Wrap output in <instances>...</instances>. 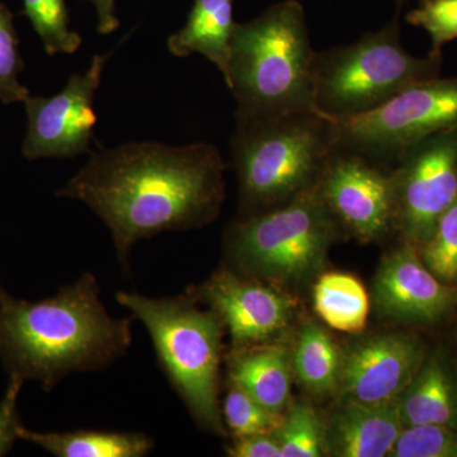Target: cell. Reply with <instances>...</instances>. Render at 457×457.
<instances>
[{
    "instance_id": "6da1fadb",
    "label": "cell",
    "mask_w": 457,
    "mask_h": 457,
    "mask_svg": "<svg viewBox=\"0 0 457 457\" xmlns=\"http://www.w3.org/2000/svg\"><path fill=\"white\" fill-rule=\"evenodd\" d=\"M90 154L56 196L80 201L106 224L123 270L139 240L204 227L220 212L227 165L212 144L143 141Z\"/></svg>"
},
{
    "instance_id": "7a4b0ae2",
    "label": "cell",
    "mask_w": 457,
    "mask_h": 457,
    "mask_svg": "<svg viewBox=\"0 0 457 457\" xmlns=\"http://www.w3.org/2000/svg\"><path fill=\"white\" fill-rule=\"evenodd\" d=\"M99 295L90 272L40 302L0 285V361L8 376L49 393L71 372L99 371L125 356L134 318L111 317Z\"/></svg>"
},
{
    "instance_id": "3957f363",
    "label": "cell",
    "mask_w": 457,
    "mask_h": 457,
    "mask_svg": "<svg viewBox=\"0 0 457 457\" xmlns=\"http://www.w3.org/2000/svg\"><path fill=\"white\" fill-rule=\"evenodd\" d=\"M315 54L297 0L237 23L225 79L237 101L236 119L315 110Z\"/></svg>"
},
{
    "instance_id": "277c9868",
    "label": "cell",
    "mask_w": 457,
    "mask_h": 457,
    "mask_svg": "<svg viewBox=\"0 0 457 457\" xmlns=\"http://www.w3.org/2000/svg\"><path fill=\"white\" fill-rule=\"evenodd\" d=\"M236 120L230 147L240 218L282 206L315 187L336 147L329 117L308 110Z\"/></svg>"
},
{
    "instance_id": "5b68a950",
    "label": "cell",
    "mask_w": 457,
    "mask_h": 457,
    "mask_svg": "<svg viewBox=\"0 0 457 457\" xmlns=\"http://www.w3.org/2000/svg\"><path fill=\"white\" fill-rule=\"evenodd\" d=\"M116 302L146 328L164 374L195 422L225 435L219 407L225 328L218 315L198 308L188 294L155 299L119 291Z\"/></svg>"
},
{
    "instance_id": "8992f818",
    "label": "cell",
    "mask_w": 457,
    "mask_h": 457,
    "mask_svg": "<svg viewBox=\"0 0 457 457\" xmlns=\"http://www.w3.org/2000/svg\"><path fill=\"white\" fill-rule=\"evenodd\" d=\"M440 57L403 49L398 20L351 45L315 54L314 106L327 117H350L383 106L409 87L437 78Z\"/></svg>"
},
{
    "instance_id": "52a82bcc",
    "label": "cell",
    "mask_w": 457,
    "mask_h": 457,
    "mask_svg": "<svg viewBox=\"0 0 457 457\" xmlns=\"http://www.w3.org/2000/svg\"><path fill=\"white\" fill-rule=\"evenodd\" d=\"M338 231L314 187L282 206L237 219L225 245L239 275L297 282L320 269Z\"/></svg>"
},
{
    "instance_id": "ba28073f",
    "label": "cell",
    "mask_w": 457,
    "mask_h": 457,
    "mask_svg": "<svg viewBox=\"0 0 457 457\" xmlns=\"http://www.w3.org/2000/svg\"><path fill=\"white\" fill-rule=\"evenodd\" d=\"M329 119L337 147L393 164L409 147L457 128V79L426 80L369 112Z\"/></svg>"
},
{
    "instance_id": "9c48e42d",
    "label": "cell",
    "mask_w": 457,
    "mask_h": 457,
    "mask_svg": "<svg viewBox=\"0 0 457 457\" xmlns=\"http://www.w3.org/2000/svg\"><path fill=\"white\" fill-rule=\"evenodd\" d=\"M394 164V230L418 248L457 200V128L409 147Z\"/></svg>"
},
{
    "instance_id": "30bf717a",
    "label": "cell",
    "mask_w": 457,
    "mask_h": 457,
    "mask_svg": "<svg viewBox=\"0 0 457 457\" xmlns=\"http://www.w3.org/2000/svg\"><path fill=\"white\" fill-rule=\"evenodd\" d=\"M315 189L339 228L361 242L383 239L394 230L393 173L384 164L336 146Z\"/></svg>"
},
{
    "instance_id": "8fae6325",
    "label": "cell",
    "mask_w": 457,
    "mask_h": 457,
    "mask_svg": "<svg viewBox=\"0 0 457 457\" xmlns=\"http://www.w3.org/2000/svg\"><path fill=\"white\" fill-rule=\"evenodd\" d=\"M110 56L111 53L93 56L89 68L71 75L64 89L53 97L26 99L29 125L22 145L26 159L74 158L92 153L90 143L97 123L96 93Z\"/></svg>"
},
{
    "instance_id": "7c38bea8",
    "label": "cell",
    "mask_w": 457,
    "mask_h": 457,
    "mask_svg": "<svg viewBox=\"0 0 457 457\" xmlns=\"http://www.w3.org/2000/svg\"><path fill=\"white\" fill-rule=\"evenodd\" d=\"M206 303L224 324L233 347L270 342L293 318V299L257 278L222 269L187 293Z\"/></svg>"
},
{
    "instance_id": "4fadbf2b",
    "label": "cell",
    "mask_w": 457,
    "mask_h": 457,
    "mask_svg": "<svg viewBox=\"0 0 457 457\" xmlns=\"http://www.w3.org/2000/svg\"><path fill=\"white\" fill-rule=\"evenodd\" d=\"M427 357L416 336L390 333L370 337L343 353L339 392L363 404L395 402Z\"/></svg>"
},
{
    "instance_id": "5bb4252c",
    "label": "cell",
    "mask_w": 457,
    "mask_h": 457,
    "mask_svg": "<svg viewBox=\"0 0 457 457\" xmlns=\"http://www.w3.org/2000/svg\"><path fill=\"white\" fill-rule=\"evenodd\" d=\"M372 300L384 318L403 324H436L455 312L457 287L436 278L417 246L404 242L381 262Z\"/></svg>"
},
{
    "instance_id": "9a60e30c",
    "label": "cell",
    "mask_w": 457,
    "mask_h": 457,
    "mask_svg": "<svg viewBox=\"0 0 457 457\" xmlns=\"http://www.w3.org/2000/svg\"><path fill=\"white\" fill-rule=\"evenodd\" d=\"M403 428L398 400L384 404L347 400L326 427V451L338 457L389 456Z\"/></svg>"
},
{
    "instance_id": "2e32d148",
    "label": "cell",
    "mask_w": 457,
    "mask_h": 457,
    "mask_svg": "<svg viewBox=\"0 0 457 457\" xmlns=\"http://www.w3.org/2000/svg\"><path fill=\"white\" fill-rule=\"evenodd\" d=\"M228 384L270 411L284 413L291 395L293 353L278 342L233 347L228 354Z\"/></svg>"
},
{
    "instance_id": "e0dca14e",
    "label": "cell",
    "mask_w": 457,
    "mask_h": 457,
    "mask_svg": "<svg viewBox=\"0 0 457 457\" xmlns=\"http://www.w3.org/2000/svg\"><path fill=\"white\" fill-rule=\"evenodd\" d=\"M403 426L440 425L457 429V375L441 353L426 357L398 398Z\"/></svg>"
},
{
    "instance_id": "ac0fdd59",
    "label": "cell",
    "mask_w": 457,
    "mask_h": 457,
    "mask_svg": "<svg viewBox=\"0 0 457 457\" xmlns=\"http://www.w3.org/2000/svg\"><path fill=\"white\" fill-rule=\"evenodd\" d=\"M233 5L234 0H195L185 27L168 38L171 55L200 54L216 65L227 79L230 42L237 25Z\"/></svg>"
},
{
    "instance_id": "d6986e66",
    "label": "cell",
    "mask_w": 457,
    "mask_h": 457,
    "mask_svg": "<svg viewBox=\"0 0 457 457\" xmlns=\"http://www.w3.org/2000/svg\"><path fill=\"white\" fill-rule=\"evenodd\" d=\"M20 440L57 457H143L153 449L144 433L112 431L36 432L21 426Z\"/></svg>"
},
{
    "instance_id": "ffe728a7",
    "label": "cell",
    "mask_w": 457,
    "mask_h": 457,
    "mask_svg": "<svg viewBox=\"0 0 457 457\" xmlns=\"http://www.w3.org/2000/svg\"><path fill=\"white\" fill-rule=\"evenodd\" d=\"M343 352L329 333L308 321L297 337L293 370L297 381L312 395L326 398L339 392Z\"/></svg>"
},
{
    "instance_id": "44dd1931",
    "label": "cell",
    "mask_w": 457,
    "mask_h": 457,
    "mask_svg": "<svg viewBox=\"0 0 457 457\" xmlns=\"http://www.w3.org/2000/svg\"><path fill=\"white\" fill-rule=\"evenodd\" d=\"M312 300L319 318L332 329L357 335L368 326V291L360 279L348 273L321 275L314 286Z\"/></svg>"
},
{
    "instance_id": "7402d4cb",
    "label": "cell",
    "mask_w": 457,
    "mask_h": 457,
    "mask_svg": "<svg viewBox=\"0 0 457 457\" xmlns=\"http://www.w3.org/2000/svg\"><path fill=\"white\" fill-rule=\"evenodd\" d=\"M23 14L31 21L47 55H71L82 46V36L71 29L65 0H23Z\"/></svg>"
},
{
    "instance_id": "603a6c76",
    "label": "cell",
    "mask_w": 457,
    "mask_h": 457,
    "mask_svg": "<svg viewBox=\"0 0 457 457\" xmlns=\"http://www.w3.org/2000/svg\"><path fill=\"white\" fill-rule=\"evenodd\" d=\"M275 436L284 457H319L326 451V427L306 403L291 405Z\"/></svg>"
},
{
    "instance_id": "cb8c5ba5",
    "label": "cell",
    "mask_w": 457,
    "mask_h": 457,
    "mask_svg": "<svg viewBox=\"0 0 457 457\" xmlns=\"http://www.w3.org/2000/svg\"><path fill=\"white\" fill-rule=\"evenodd\" d=\"M222 416L234 437L275 435L284 423L285 413L270 411L257 400L228 384Z\"/></svg>"
},
{
    "instance_id": "d4e9b609",
    "label": "cell",
    "mask_w": 457,
    "mask_h": 457,
    "mask_svg": "<svg viewBox=\"0 0 457 457\" xmlns=\"http://www.w3.org/2000/svg\"><path fill=\"white\" fill-rule=\"evenodd\" d=\"M418 253L436 278L457 287V200L441 216L431 239L418 246Z\"/></svg>"
},
{
    "instance_id": "484cf974",
    "label": "cell",
    "mask_w": 457,
    "mask_h": 457,
    "mask_svg": "<svg viewBox=\"0 0 457 457\" xmlns=\"http://www.w3.org/2000/svg\"><path fill=\"white\" fill-rule=\"evenodd\" d=\"M25 68L20 51V37L13 23V13L0 3V102L12 104L29 97V90L20 80Z\"/></svg>"
},
{
    "instance_id": "4316f807",
    "label": "cell",
    "mask_w": 457,
    "mask_h": 457,
    "mask_svg": "<svg viewBox=\"0 0 457 457\" xmlns=\"http://www.w3.org/2000/svg\"><path fill=\"white\" fill-rule=\"evenodd\" d=\"M389 456L457 457V429L440 425L404 427Z\"/></svg>"
},
{
    "instance_id": "83f0119b",
    "label": "cell",
    "mask_w": 457,
    "mask_h": 457,
    "mask_svg": "<svg viewBox=\"0 0 457 457\" xmlns=\"http://www.w3.org/2000/svg\"><path fill=\"white\" fill-rule=\"evenodd\" d=\"M409 25L420 27L431 36L432 57H440L447 42L457 38V0H422L407 14Z\"/></svg>"
},
{
    "instance_id": "f1b7e54d",
    "label": "cell",
    "mask_w": 457,
    "mask_h": 457,
    "mask_svg": "<svg viewBox=\"0 0 457 457\" xmlns=\"http://www.w3.org/2000/svg\"><path fill=\"white\" fill-rule=\"evenodd\" d=\"M23 384L16 376H9L7 390L0 402V457L7 455L20 440L22 423L18 416L17 405Z\"/></svg>"
},
{
    "instance_id": "f546056e",
    "label": "cell",
    "mask_w": 457,
    "mask_h": 457,
    "mask_svg": "<svg viewBox=\"0 0 457 457\" xmlns=\"http://www.w3.org/2000/svg\"><path fill=\"white\" fill-rule=\"evenodd\" d=\"M227 451L228 455L233 457H284L275 435L234 437Z\"/></svg>"
},
{
    "instance_id": "4dcf8cb0",
    "label": "cell",
    "mask_w": 457,
    "mask_h": 457,
    "mask_svg": "<svg viewBox=\"0 0 457 457\" xmlns=\"http://www.w3.org/2000/svg\"><path fill=\"white\" fill-rule=\"evenodd\" d=\"M97 11V32L101 35H110L120 27L119 18L116 16L114 0H90Z\"/></svg>"
},
{
    "instance_id": "1f68e13d",
    "label": "cell",
    "mask_w": 457,
    "mask_h": 457,
    "mask_svg": "<svg viewBox=\"0 0 457 457\" xmlns=\"http://www.w3.org/2000/svg\"><path fill=\"white\" fill-rule=\"evenodd\" d=\"M396 4H398L399 8L403 7V4H404L405 2H408V0H395ZM420 2H422V0H420Z\"/></svg>"
}]
</instances>
